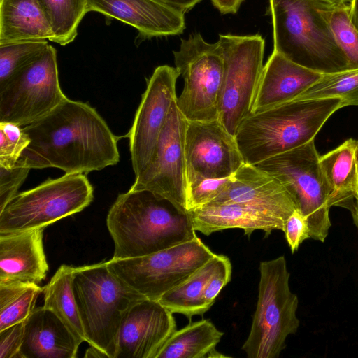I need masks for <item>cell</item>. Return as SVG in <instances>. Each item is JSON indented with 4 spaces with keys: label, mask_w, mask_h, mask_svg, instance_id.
I'll return each instance as SVG.
<instances>
[{
    "label": "cell",
    "mask_w": 358,
    "mask_h": 358,
    "mask_svg": "<svg viewBox=\"0 0 358 358\" xmlns=\"http://www.w3.org/2000/svg\"><path fill=\"white\" fill-rule=\"evenodd\" d=\"M48 46L47 41L0 45V83L37 58Z\"/></svg>",
    "instance_id": "obj_32"
},
{
    "label": "cell",
    "mask_w": 358,
    "mask_h": 358,
    "mask_svg": "<svg viewBox=\"0 0 358 358\" xmlns=\"http://www.w3.org/2000/svg\"><path fill=\"white\" fill-rule=\"evenodd\" d=\"M222 203L245 205L285 222L298 209L289 192L276 178L245 163L232 175L229 187L209 203Z\"/></svg>",
    "instance_id": "obj_17"
},
{
    "label": "cell",
    "mask_w": 358,
    "mask_h": 358,
    "mask_svg": "<svg viewBox=\"0 0 358 358\" xmlns=\"http://www.w3.org/2000/svg\"><path fill=\"white\" fill-rule=\"evenodd\" d=\"M259 273L256 310L242 349L248 358H277L299 327L298 296L289 288L284 256L262 262Z\"/></svg>",
    "instance_id": "obj_6"
},
{
    "label": "cell",
    "mask_w": 358,
    "mask_h": 358,
    "mask_svg": "<svg viewBox=\"0 0 358 358\" xmlns=\"http://www.w3.org/2000/svg\"><path fill=\"white\" fill-rule=\"evenodd\" d=\"M220 255L215 254L185 281L164 294L158 301L173 313L186 316L203 315L208 310L203 301L205 287L215 271Z\"/></svg>",
    "instance_id": "obj_27"
},
{
    "label": "cell",
    "mask_w": 358,
    "mask_h": 358,
    "mask_svg": "<svg viewBox=\"0 0 358 358\" xmlns=\"http://www.w3.org/2000/svg\"><path fill=\"white\" fill-rule=\"evenodd\" d=\"M52 33L50 41L66 45L74 41L87 13V0H38Z\"/></svg>",
    "instance_id": "obj_28"
},
{
    "label": "cell",
    "mask_w": 358,
    "mask_h": 358,
    "mask_svg": "<svg viewBox=\"0 0 358 358\" xmlns=\"http://www.w3.org/2000/svg\"><path fill=\"white\" fill-rule=\"evenodd\" d=\"M187 124V120L178 109L176 99L149 164L135 178L130 189L152 192L188 212L185 149Z\"/></svg>",
    "instance_id": "obj_13"
},
{
    "label": "cell",
    "mask_w": 358,
    "mask_h": 358,
    "mask_svg": "<svg viewBox=\"0 0 358 358\" xmlns=\"http://www.w3.org/2000/svg\"><path fill=\"white\" fill-rule=\"evenodd\" d=\"M1 1V0H0Z\"/></svg>",
    "instance_id": "obj_47"
},
{
    "label": "cell",
    "mask_w": 358,
    "mask_h": 358,
    "mask_svg": "<svg viewBox=\"0 0 358 358\" xmlns=\"http://www.w3.org/2000/svg\"><path fill=\"white\" fill-rule=\"evenodd\" d=\"M329 24L336 41L346 57L348 70L357 69L358 30L350 17V4L334 6Z\"/></svg>",
    "instance_id": "obj_31"
},
{
    "label": "cell",
    "mask_w": 358,
    "mask_h": 358,
    "mask_svg": "<svg viewBox=\"0 0 358 358\" xmlns=\"http://www.w3.org/2000/svg\"><path fill=\"white\" fill-rule=\"evenodd\" d=\"M80 343L52 310L38 307L24 321L20 358H75Z\"/></svg>",
    "instance_id": "obj_21"
},
{
    "label": "cell",
    "mask_w": 358,
    "mask_h": 358,
    "mask_svg": "<svg viewBox=\"0 0 358 358\" xmlns=\"http://www.w3.org/2000/svg\"><path fill=\"white\" fill-rule=\"evenodd\" d=\"M283 232L292 253L298 250L303 241L310 238L307 220L299 209L287 217Z\"/></svg>",
    "instance_id": "obj_37"
},
{
    "label": "cell",
    "mask_w": 358,
    "mask_h": 358,
    "mask_svg": "<svg viewBox=\"0 0 358 358\" xmlns=\"http://www.w3.org/2000/svg\"><path fill=\"white\" fill-rule=\"evenodd\" d=\"M24 321L0 331V358H20Z\"/></svg>",
    "instance_id": "obj_38"
},
{
    "label": "cell",
    "mask_w": 358,
    "mask_h": 358,
    "mask_svg": "<svg viewBox=\"0 0 358 358\" xmlns=\"http://www.w3.org/2000/svg\"><path fill=\"white\" fill-rule=\"evenodd\" d=\"M231 181L232 176L221 178H187V211L210 203L229 187Z\"/></svg>",
    "instance_id": "obj_33"
},
{
    "label": "cell",
    "mask_w": 358,
    "mask_h": 358,
    "mask_svg": "<svg viewBox=\"0 0 358 358\" xmlns=\"http://www.w3.org/2000/svg\"><path fill=\"white\" fill-rule=\"evenodd\" d=\"M176 68L184 79L176 104L187 121L219 119V102L223 76V55L218 41L206 42L200 33L181 39L173 51Z\"/></svg>",
    "instance_id": "obj_10"
},
{
    "label": "cell",
    "mask_w": 358,
    "mask_h": 358,
    "mask_svg": "<svg viewBox=\"0 0 358 358\" xmlns=\"http://www.w3.org/2000/svg\"><path fill=\"white\" fill-rule=\"evenodd\" d=\"M73 287L85 342L115 358L123 317L145 297L129 287L106 262L76 267Z\"/></svg>",
    "instance_id": "obj_5"
},
{
    "label": "cell",
    "mask_w": 358,
    "mask_h": 358,
    "mask_svg": "<svg viewBox=\"0 0 358 358\" xmlns=\"http://www.w3.org/2000/svg\"><path fill=\"white\" fill-rule=\"evenodd\" d=\"M214 253L200 238L139 257L106 262L109 269L129 287L158 301L206 264Z\"/></svg>",
    "instance_id": "obj_9"
},
{
    "label": "cell",
    "mask_w": 358,
    "mask_h": 358,
    "mask_svg": "<svg viewBox=\"0 0 358 358\" xmlns=\"http://www.w3.org/2000/svg\"><path fill=\"white\" fill-rule=\"evenodd\" d=\"M106 225L113 240V259L146 256L196 237L189 212L144 189L120 194Z\"/></svg>",
    "instance_id": "obj_2"
},
{
    "label": "cell",
    "mask_w": 358,
    "mask_h": 358,
    "mask_svg": "<svg viewBox=\"0 0 358 358\" xmlns=\"http://www.w3.org/2000/svg\"><path fill=\"white\" fill-rule=\"evenodd\" d=\"M356 141L352 138L320 157L329 192V204L348 208L355 203L357 175L355 158Z\"/></svg>",
    "instance_id": "obj_24"
},
{
    "label": "cell",
    "mask_w": 358,
    "mask_h": 358,
    "mask_svg": "<svg viewBox=\"0 0 358 358\" xmlns=\"http://www.w3.org/2000/svg\"><path fill=\"white\" fill-rule=\"evenodd\" d=\"M350 14L353 24L358 30V0L350 1Z\"/></svg>",
    "instance_id": "obj_42"
},
{
    "label": "cell",
    "mask_w": 358,
    "mask_h": 358,
    "mask_svg": "<svg viewBox=\"0 0 358 358\" xmlns=\"http://www.w3.org/2000/svg\"><path fill=\"white\" fill-rule=\"evenodd\" d=\"M314 140L255 165L276 178L307 220L310 238L324 242L331 227L329 188Z\"/></svg>",
    "instance_id": "obj_8"
},
{
    "label": "cell",
    "mask_w": 358,
    "mask_h": 358,
    "mask_svg": "<svg viewBox=\"0 0 358 358\" xmlns=\"http://www.w3.org/2000/svg\"><path fill=\"white\" fill-rule=\"evenodd\" d=\"M355 206L357 207V208L358 209V204L357 203H355Z\"/></svg>",
    "instance_id": "obj_46"
},
{
    "label": "cell",
    "mask_w": 358,
    "mask_h": 358,
    "mask_svg": "<svg viewBox=\"0 0 358 358\" xmlns=\"http://www.w3.org/2000/svg\"><path fill=\"white\" fill-rule=\"evenodd\" d=\"M52 38L51 28L38 0L0 1V45Z\"/></svg>",
    "instance_id": "obj_23"
},
{
    "label": "cell",
    "mask_w": 358,
    "mask_h": 358,
    "mask_svg": "<svg viewBox=\"0 0 358 358\" xmlns=\"http://www.w3.org/2000/svg\"><path fill=\"white\" fill-rule=\"evenodd\" d=\"M327 1L334 6H338L341 4H350L351 0H323Z\"/></svg>",
    "instance_id": "obj_44"
},
{
    "label": "cell",
    "mask_w": 358,
    "mask_h": 358,
    "mask_svg": "<svg viewBox=\"0 0 358 358\" xmlns=\"http://www.w3.org/2000/svg\"><path fill=\"white\" fill-rule=\"evenodd\" d=\"M169 5L183 13L187 12L194 8L201 0H157Z\"/></svg>",
    "instance_id": "obj_40"
},
{
    "label": "cell",
    "mask_w": 358,
    "mask_h": 358,
    "mask_svg": "<svg viewBox=\"0 0 358 358\" xmlns=\"http://www.w3.org/2000/svg\"><path fill=\"white\" fill-rule=\"evenodd\" d=\"M22 129L31 142L15 166L53 167L68 174H86L119 162L117 137L86 103L66 97Z\"/></svg>",
    "instance_id": "obj_1"
},
{
    "label": "cell",
    "mask_w": 358,
    "mask_h": 358,
    "mask_svg": "<svg viewBox=\"0 0 358 358\" xmlns=\"http://www.w3.org/2000/svg\"><path fill=\"white\" fill-rule=\"evenodd\" d=\"M328 98L340 99L343 107L358 106V69L322 74L317 82L296 99Z\"/></svg>",
    "instance_id": "obj_30"
},
{
    "label": "cell",
    "mask_w": 358,
    "mask_h": 358,
    "mask_svg": "<svg viewBox=\"0 0 358 358\" xmlns=\"http://www.w3.org/2000/svg\"><path fill=\"white\" fill-rule=\"evenodd\" d=\"M243 0H212L214 6L222 14L236 13Z\"/></svg>",
    "instance_id": "obj_39"
},
{
    "label": "cell",
    "mask_w": 358,
    "mask_h": 358,
    "mask_svg": "<svg viewBox=\"0 0 358 358\" xmlns=\"http://www.w3.org/2000/svg\"><path fill=\"white\" fill-rule=\"evenodd\" d=\"M341 108L337 98L296 99L251 113L235 135L245 163L257 165L314 140L328 118Z\"/></svg>",
    "instance_id": "obj_4"
},
{
    "label": "cell",
    "mask_w": 358,
    "mask_h": 358,
    "mask_svg": "<svg viewBox=\"0 0 358 358\" xmlns=\"http://www.w3.org/2000/svg\"><path fill=\"white\" fill-rule=\"evenodd\" d=\"M351 213L354 222L358 229V209L355 206H354L352 210H351Z\"/></svg>",
    "instance_id": "obj_45"
},
{
    "label": "cell",
    "mask_w": 358,
    "mask_h": 358,
    "mask_svg": "<svg viewBox=\"0 0 358 358\" xmlns=\"http://www.w3.org/2000/svg\"><path fill=\"white\" fill-rule=\"evenodd\" d=\"M30 169L22 166L11 169L0 166V211L17 194Z\"/></svg>",
    "instance_id": "obj_35"
},
{
    "label": "cell",
    "mask_w": 358,
    "mask_h": 358,
    "mask_svg": "<svg viewBox=\"0 0 358 358\" xmlns=\"http://www.w3.org/2000/svg\"><path fill=\"white\" fill-rule=\"evenodd\" d=\"M176 330L173 313L157 300L143 299L123 317L115 358H156Z\"/></svg>",
    "instance_id": "obj_16"
},
{
    "label": "cell",
    "mask_w": 358,
    "mask_h": 358,
    "mask_svg": "<svg viewBox=\"0 0 358 358\" xmlns=\"http://www.w3.org/2000/svg\"><path fill=\"white\" fill-rule=\"evenodd\" d=\"M90 11L132 26L143 38L179 35L185 29V13L157 0H87Z\"/></svg>",
    "instance_id": "obj_18"
},
{
    "label": "cell",
    "mask_w": 358,
    "mask_h": 358,
    "mask_svg": "<svg viewBox=\"0 0 358 358\" xmlns=\"http://www.w3.org/2000/svg\"><path fill=\"white\" fill-rule=\"evenodd\" d=\"M84 357L88 358H109L108 355L106 354L103 350L91 345H90V347L87 349Z\"/></svg>",
    "instance_id": "obj_41"
},
{
    "label": "cell",
    "mask_w": 358,
    "mask_h": 358,
    "mask_svg": "<svg viewBox=\"0 0 358 358\" xmlns=\"http://www.w3.org/2000/svg\"><path fill=\"white\" fill-rule=\"evenodd\" d=\"M231 264L229 259L220 255L218 266L208 280L203 292V301L209 310L215 302L222 288L230 281L231 277Z\"/></svg>",
    "instance_id": "obj_36"
},
{
    "label": "cell",
    "mask_w": 358,
    "mask_h": 358,
    "mask_svg": "<svg viewBox=\"0 0 358 358\" xmlns=\"http://www.w3.org/2000/svg\"><path fill=\"white\" fill-rule=\"evenodd\" d=\"M223 334L208 320L190 322L172 334L156 358L226 357L215 349Z\"/></svg>",
    "instance_id": "obj_25"
},
{
    "label": "cell",
    "mask_w": 358,
    "mask_h": 358,
    "mask_svg": "<svg viewBox=\"0 0 358 358\" xmlns=\"http://www.w3.org/2000/svg\"><path fill=\"white\" fill-rule=\"evenodd\" d=\"M355 158L357 167V192L355 196V203L358 204V140L356 141L355 149Z\"/></svg>",
    "instance_id": "obj_43"
},
{
    "label": "cell",
    "mask_w": 358,
    "mask_h": 358,
    "mask_svg": "<svg viewBox=\"0 0 358 358\" xmlns=\"http://www.w3.org/2000/svg\"><path fill=\"white\" fill-rule=\"evenodd\" d=\"M334 6L323 0H269L273 50L322 74L348 70L329 24Z\"/></svg>",
    "instance_id": "obj_3"
},
{
    "label": "cell",
    "mask_w": 358,
    "mask_h": 358,
    "mask_svg": "<svg viewBox=\"0 0 358 358\" xmlns=\"http://www.w3.org/2000/svg\"><path fill=\"white\" fill-rule=\"evenodd\" d=\"M31 139L22 127L8 122H0V166H15Z\"/></svg>",
    "instance_id": "obj_34"
},
{
    "label": "cell",
    "mask_w": 358,
    "mask_h": 358,
    "mask_svg": "<svg viewBox=\"0 0 358 358\" xmlns=\"http://www.w3.org/2000/svg\"><path fill=\"white\" fill-rule=\"evenodd\" d=\"M66 98L59 85L57 52L48 45L37 58L0 83V122L25 127Z\"/></svg>",
    "instance_id": "obj_12"
},
{
    "label": "cell",
    "mask_w": 358,
    "mask_h": 358,
    "mask_svg": "<svg viewBox=\"0 0 358 358\" xmlns=\"http://www.w3.org/2000/svg\"><path fill=\"white\" fill-rule=\"evenodd\" d=\"M180 76L176 67L162 65L148 80L128 134L135 178L144 171L152 158L172 103L177 98L176 81Z\"/></svg>",
    "instance_id": "obj_14"
},
{
    "label": "cell",
    "mask_w": 358,
    "mask_h": 358,
    "mask_svg": "<svg viewBox=\"0 0 358 358\" xmlns=\"http://www.w3.org/2000/svg\"><path fill=\"white\" fill-rule=\"evenodd\" d=\"M43 289L37 284H0V331L25 321Z\"/></svg>",
    "instance_id": "obj_29"
},
{
    "label": "cell",
    "mask_w": 358,
    "mask_h": 358,
    "mask_svg": "<svg viewBox=\"0 0 358 358\" xmlns=\"http://www.w3.org/2000/svg\"><path fill=\"white\" fill-rule=\"evenodd\" d=\"M73 266L59 267L43 288V306L52 310L80 342L85 341V333L73 287Z\"/></svg>",
    "instance_id": "obj_26"
},
{
    "label": "cell",
    "mask_w": 358,
    "mask_h": 358,
    "mask_svg": "<svg viewBox=\"0 0 358 358\" xmlns=\"http://www.w3.org/2000/svg\"><path fill=\"white\" fill-rule=\"evenodd\" d=\"M223 76L219 120L235 136L241 122L251 114L263 69L264 39L251 36L220 34Z\"/></svg>",
    "instance_id": "obj_11"
},
{
    "label": "cell",
    "mask_w": 358,
    "mask_h": 358,
    "mask_svg": "<svg viewBox=\"0 0 358 358\" xmlns=\"http://www.w3.org/2000/svg\"><path fill=\"white\" fill-rule=\"evenodd\" d=\"M185 149L187 178L229 177L245 163L235 136L219 119L187 121Z\"/></svg>",
    "instance_id": "obj_15"
},
{
    "label": "cell",
    "mask_w": 358,
    "mask_h": 358,
    "mask_svg": "<svg viewBox=\"0 0 358 358\" xmlns=\"http://www.w3.org/2000/svg\"><path fill=\"white\" fill-rule=\"evenodd\" d=\"M193 227L206 236L227 229L238 228L250 236L262 230L265 237L273 230L283 231L285 222L250 206L235 203H209L188 211Z\"/></svg>",
    "instance_id": "obj_22"
},
{
    "label": "cell",
    "mask_w": 358,
    "mask_h": 358,
    "mask_svg": "<svg viewBox=\"0 0 358 358\" xmlns=\"http://www.w3.org/2000/svg\"><path fill=\"white\" fill-rule=\"evenodd\" d=\"M93 199V187L83 173L48 179L17 193L0 211V234L44 229L82 211Z\"/></svg>",
    "instance_id": "obj_7"
},
{
    "label": "cell",
    "mask_w": 358,
    "mask_h": 358,
    "mask_svg": "<svg viewBox=\"0 0 358 358\" xmlns=\"http://www.w3.org/2000/svg\"><path fill=\"white\" fill-rule=\"evenodd\" d=\"M44 229L0 234V284L38 285L48 265L43 248Z\"/></svg>",
    "instance_id": "obj_19"
},
{
    "label": "cell",
    "mask_w": 358,
    "mask_h": 358,
    "mask_svg": "<svg viewBox=\"0 0 358 358\" xmlns=\"http://www.w3.org/2000/svg\"><path fill=\"white\" fill-rule=\"evenodd\" d=\"M322 75L273 50L263 66L251 113L295 99Z\"/></svg>",
    "instance_id": "obj_20"
}]
</instances>
